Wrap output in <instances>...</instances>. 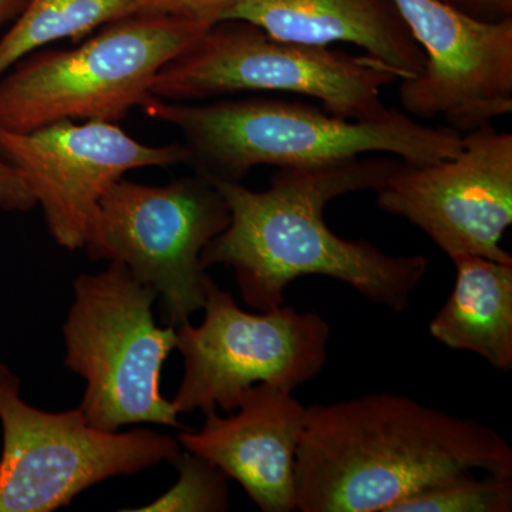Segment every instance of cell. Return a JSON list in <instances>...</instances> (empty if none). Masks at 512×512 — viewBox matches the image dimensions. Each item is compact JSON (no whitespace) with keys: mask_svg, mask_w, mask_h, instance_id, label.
Listing matches in <instances>:
<instances>
[{"mask_svg":"<svg viewBox=\"0 0 512 512\" xmlns=\"http://www.w3.org/2000/svg\"><path fill=\"white\" fill-rule=\"evenodd\" d=\"M402 161L362 156L279 168L265 191L212 183L227 201L229 225L202 251V266L232 268L242 299L258 312L285 305L288 286L309 275L342 282L390 311H406L429 269L426 256L390 255L366 239L340 238L323 217L335 198L376 191Z\"/></svg>","mask_w":512,"mask_h":512,"instance_id":"obj_1","label":"cell"},{"mask_svg":"<svg viewBox=\"0 0 512 512\" xmlns=\"http://www.w3.org/2000/svg\"><path fill=\"white\" fill-rule=\"evenodd\" d=\"M464 471L512 476L510 443L483 421L404 394L315 403L296 453V510L390 512Z\"/></svg>","mask_w":512,"mask_h":512,"instance_id":"obj_2","label":"cell"},{"mask_svg":"<svg viewBox=\"0 0 512 512\" xmlns=\"http://www.w3.org/2000/svg\"><path fill=\"white\" fill-rule=\"evenodd\" d=\"M150 119L183 134L195 174L211 183H241L261 165L301 168L387 153L426 165L456 157L463 134L424 126L394 109L386 119L357 121L272 97H245L208 104L154 97L143 107Z\"/></svg>","mask_w":512,"mask_h":512,"instance_id":"obj_3","label":"cell"},{"mask_svg":"<svg viewBox=\"0 0 512 512\" xmlns=\"http://www.w3.org/2000/svg\"><path fill=\"white\" fill-rule=\"evenodd\" d=\"M211 23L136 13L72 50H36L0 77V128L29 133L62 120L119 123L154 99V77Z\"/></svg>","mask_w":512,"mask_h":512,"instance_id":"obj_4","label":"cell"},{"mask_svg":"<svg viewBox=\"0 0 512 512\" xmlns=\"http://www.w3.org/2000/svg\"><path fill=\"white\" fill-rule=\"evenodd\" d=\"M399 76L373 57L274 39L244 20H220L154 77L158 99L190 103L237 93L301 94L343 119H386L384 87Z\"/></svg>","mask_w":512,"mask_h":512,"instance_id":"obj_5","label":"cell"},{"mask_svg":"<svg viewBox=\"0 0 512 512\" xmlns=\"http://www.w3.org/2000/svg\"><path fill=\"white\" fill-rule=\"evenodd\" d=\"M73 293L63 325L64 365L86 380L79 409L87 423L104 431L144 423L187 430L161 394V370L177 332L157 325V293L120 262L77 276Z\"/></svg>","mask_w":512,"mask_h":512,"instance_id":"obj_6","label":"cell"},{"mask_svg":"<svg viewBox=\"0 0 512 512\" xmlns=\"http://www.w3.org/2000/svg\"><path fill=\"white\" fill-rule=\"evenodd\" d=\"M228 225L227 201L201 175L165 185L121 178L101 197L84 249L126 266L157 293L161 322L177 328L204 308L212 278L201 254Z\"/></svg>","mask_w":512,"mask_h":512,"instance_id":"obj_7","label":"cell"},{"mask_svg":"<svg viewBox=\"0 0 512 512\" xmlns=\"http://www.w3.org/2000/svg\"><path fill=\"white\" fill-rule=\"evenodd\" d=\"M0 512H52L87 488L180 456L177 437L150 429L104 431L82 410L49 413L20 397L19 377L0 363Z\"/></svg>","mask_w":512,"mask_h":512,"instance_id":"obj_8","label":"cell"},{"mask_svg":"<svg viewBox=\"0 0 512 512\" xmlns=\"http://www.w3.org/2000/svg\"><path fill=\"white\" fill-rule=\"evenodd\" d=\"M204 320L177 326L175 349L184 376L173 403L178 414L237 410L255 384L293 390L312 382L328 362L329 323L316 312L279 306L249 313L214 281L205 295Z\"/></svg>","mask_w":512,"mask_h":512,"instance_id":"obj_9","label":"cell"},{"mask_svg":"<svg viewBox=\"0 0 512 512\" xmlns=\"http://www.w3.org/2000/svg\"><path fill=\"white\" fill-rule=\"evenodd\" d=\"M376 192L377 207L421 229L451 259L512 264L501 239L512 224V134L493 123L463 134L456 157L402 161Z\"/></svg>","mask_w":512,"mask_h":512,"instance_id":"obj_10","label":"cell"},{"mask_svg":"<svg viewBox=\"0 0 512 512\" xmlns=\"http://www.w3.org/2000/svg\"><path fill=\"white\" fill-rule=\"evenodd\" d=\"M0 157L28 185L59 247L83 249L104 192L127 171L187 164L183 143L147 146L119 123L62 120L29 133L0 128Z\"/></svg>","mask_w":512,"mask_h":512,"instance_id":"obj_11","label":"cell"},{"mask_svg":"<svg viewBox=\"0 0 512 512\" xmlns=\"http://www.w3.org/2000/svg\"><path fill=\"white\" fill-rule=\"evenodd\" d=\"M423 50V72L400 79L410 116L443 117L466 134L512 113V18L484 22L439 0H393Z\"/></svg>","mask_w":512,"mask_h":512,"instance_id":"obj_12","label":"cell"},{"mask_svg":"<svg viewBox=\"0 0 512 512\" xmlns=\"http://www.w3.org/2000/svg\"><path fill=\"white\" fill-rule=\"evenodd\" d=\"M306 409L291 390L255 384L242 393L231 416L207 414L200 430H181L177 439L237 481L259 510L292 512Z\"/></svg>","mask_w":512,"mask_h":512,"instance_id":"obj_13","label":"cell"},{"mask_svg":"<svg viewBox=\"0 0 512 512\" xmlns=\"http://www.w3.org/2000/svg\"><path fill=\"white\" fill-rule=\"evenodd\" d=\"M229 19L299 45L352 43L399 79L417 76L426 62L393 0H239L221 20Z\"/></svg>","mask_w":512,"mask_h":512,"instance_id":"obj_14","label":"cell"},{"mask_svg":"<svg viewBox=\"0 0 512 512\" xmlns=\"http://www.w3.org/2000/svg\"><path fill=\"white\" fill-rule=\"evenodd\" d=\"M456 284L430 320L431 338L512 370V264L463 256L454 259Z\"/></svg>","mask_w":512,"mask_h":512,"instance_id":"obj_15","label":"cell"},{"mask_svg":"<svg viewBox=\"0 0 512 512\" xmlns=\"http://www.w3.org/2000/svg\"><path fill=\"white\" fill-rule=\"evenodd\" d=\"M136 13L137 0H28L15 25L0 39V77L50 43L82 39Z\"/></svg>","mask_w":512,"mask_h":512,"instance_id":"obj_16","label":"cell"},{"mask_svg":"<svg viewBox=\"0 0 512 512\" xmlns=\"http://www.w3.org/2000/svg\"><path fill=\"white\" fill-rule=\"evenodd\" d=\"M512 476L464 471L410 495L390 512H510Z\"/></svg>","mask_w":512,"mask_h":512,"instance_id":"obj_17","label":"cell"},{"mask_svg":"<svg viewBox=\"0 0 512 512\" xmlns=\"http://www.w3.org/2000/svg\"><path fill=\"white\" fill-rule=\"evenodd\" d=\"M178 481L153 503L134 512H224L229 510L227 474L207 458L181 451L173 461Z\"/></svg>","mask_w":512,"mask_h":512,"instance_id":"obj_18","label":"cell"},{"mask_svg":"<svg viewBox=\"0 0 512 512\" xmlns=\"http://www.w3.org/2000/svg\"><path fill=\"white\" fill-rule=\"evenodd\" d=\"M239 0H137V13L177 16L215 23L224 18Z\"/></svg>","mask_w":512,"mask_h":512,"instance_id":"obj_19","label":"cell"},{"mask_svg":"<svg viewBox=\"0 0 512 512\" xmlns=\"http://www.w3.org/2000/svg\"><path fill=\"white\" fill-rule=\"evenodd\" d=\"M37 205L18 171L0 157V210L28 212Z\"/></svg>","mask_w":512,"mask_h":512,"instance_id":"obj_20","label":"cell"},{"mask_svg":"<svg viewBox=\"0 0 512 512\" xmlns=\"http://www.w3.org/2000/svg\"><path fill=\"white\" fill-rule=\"evenodd\" d=\"M451 8L484 22L512 18V0H439Z\"/></svg>","mask_w":512,"mask_h":512,"instance_id":"obj_21","label":"cell"},{"mask_svg":"<svg viewBox=\"0 0 512 512\" xmlns=\"http://www.w3.org/2000/svg\"><path fill=\"white\" fill-rule=\"evenodd\" d=\"M28 5V0H0V25L18 18L23 9Z\"/></svg>","mask_w":512,"mask_h":512,"instance_id":"obj_22","label":"cell"}]
</instances>
